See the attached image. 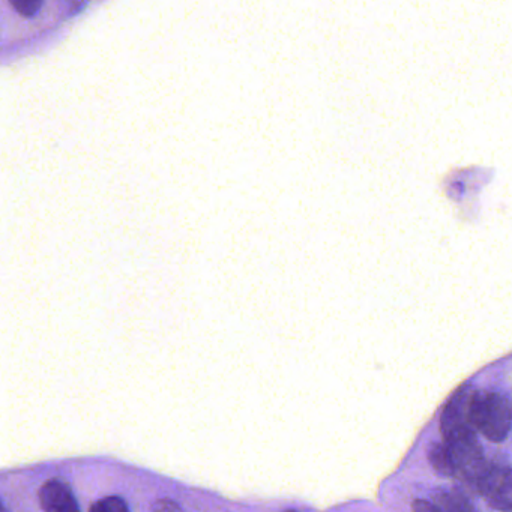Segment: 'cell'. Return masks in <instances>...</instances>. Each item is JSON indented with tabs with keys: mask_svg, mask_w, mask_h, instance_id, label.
Wrapping results in <instances>:
<instances>
[{
	"mask_svg": "<svg viewBox=\"0 0 512 512\" xmlns=\"http://www.w3.org/2000/svg\"><path fill=\"white\" fill-rule=\"evenodd\" d=\"M472 424L490 442H503L512 431V398L499 391H476L472 398Z\"/></svg>",
	"mask_w": 512,
	"mask_h": 512,
	"instance_id": "cell-1",
	"label": "cell"
},
{
	"mask_svg": "<svg viewBox=\"0 0 512 512\" xmlns=\"http://www.w3.org/2000/svg\"><path fill=\"white\" fill-rule=\"evenodd\" d=\"M443 443L448 449L454 478L461 479L476 490L479 482L491 466L485 458L476 434H469V436Z\"/></svg>",
	"mask_w": 512,
	"mask_h": 512,
	"instance_id": "cell-2",
	"label": "cell"
},
{
	"mask_svg": "<svg viewBox=\"0 0 512 512\" xmlns=\"http://www.w3.org/2000/svg\"><path fill=\"white\" fill-rule=\"evenodd\" d=\"M475 389L464 385L449 398L440 416V431H442L443 442L460 439V437L476 434L472 424V398Z\"/></svg>",
	"mask_w": 512,
	"mask_h": 512,
	"instance_id": "cell-3",
	"label": "cell"
},
{
	"mask_svg": "<svg viewBox=\"0 0 512 512\" xmlns=\"http://www.w3.org/2000/svg\"><path fill=\"white\" fill-rule=\"evenodd\" d=\"M476 491L491 508L500 512H512V467L491 464Z\"/></svg>",
	"mask_w": 512,
	"mask_h": 512,
	"instance_id": "cell-4",
	"label": "cell"
},
{
	"mask_svg": "<svg viewBox=\"0 0 512 512\" xmlns=\"http://www.w3.org/2000/svg\"><path fill=\"white\" fill-rule=\"evenodd\" d=\"M38 497L43 512H80L76 496L64 479L53 478L44 482Z\"/></svg>",
	"mask_w": 512,
	"mask_h": 512,
	"instance_id": "cell-5",
	"label": "cell"
},
{
	"mask_svg": "<svg viewBox=\"0 0 512 512\" xmlns=\"http://www.w3.org/2000/svg\"><path fill=\"white\" fill-rule=\"evenodd\" d=\"M428 461L431 467L439 473L440 476L445 478H454V470H452L451 460H449L448 449L445 443H433L428 449Z\"/></svg>",
	"mask_w": 512,
	"mask_h": 512,
	"instance_id": "cell-6",
	"label": "cell"
},
{
	"mask_svg": "<svg viewBox=\"0 0 512 512\" xmlns=\"http://www.w3.org/2000/svg\"><path fill=\"white\" fill-rule=\"evenodd\" d=\"M89 512H130V508L122 497L109 496L94 503Z\"/></svg>",
	"mask_w": 512,
	"mask_h": 512,
	"instance_id": "cell-7",
	"label": "cell"
},
{
	"mask_svg": "<svg viewBox=\"0 0 512 512\" xmlns=\"http://www.w3.org/2000/svg\"><path fill=\"white\" fill-rule=\"evenodd\" d=\"M13 4L26 17H34L43 7L41 0H14Z\"/></svg>",
	"mask_w": 512,
	"mask_h": 512,
	"instance_id": "cell-8",
	"label": "cell"
},
{
	"mask_svg": "<svg viewBox=\"0 0 512 512\" xmlns=\"http://www.w3.org/2000/svg\"><path fill=\"white\" fill-rule=\"evenodd\" d=\"M152 512H182V509L175 500L164 497L152 505Z\"/></svg>",
	"mask_w": 512,
	"mask_h": 512,
	"instance_id": "cell-9",
	"label": "cell"
},
{
	"mask_svg": "<svg viewBox=\"0 0 512 512\" xmlns=\"http://www.w3.org/2000/svg\"><path fill=\"white\" fill-rule=\"evenodd\" d=\"M2 512H10V511H8L7 506L4 505V509H2Z\"/></svg>",
	"mask_w": 512,
	"mask_h": 512,
	"instance_id": "cell-10",
	"label": "cell"
},
{
	"mask_svg": "<svg viewBox=\"0 0 512 512\" xmlns=\"http://www.w3.org/2000/svg\"><path fill=\"white\" fill-rule=\"evenodd\" d=\"M286 512H298V511H295V509H289V511H286Z\"/></svg>",
	"mask_w": 512,
	"mask_h": 512,
	"instance_id": "cell-11",
	"label": "cell"
}]
</instances>
